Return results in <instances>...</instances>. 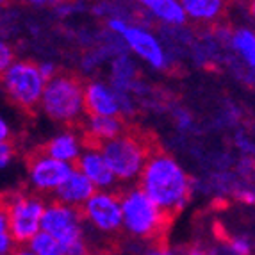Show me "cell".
Instances as JSON below:
<instances>
[{
    "label": "cell",
    "instance_id": "5",
    "mask_svg": "<svg viewBox=\"0 0 255 255\" xmlns=\"http://www.w3.org/2000/svg\"><path fill=\"white\" fill-rule=\"evenodd\" d=\"M41 230L57 239L66 248L68 255H82L88 250L84 239V218L81 214V209L70 207L57 200L45 204Z\"/></svg>",
    "mask_w": 255,
    "mask_h": 255
},
{
    "label": "cell",
    "instance_id": "4",
    "mask_svg": "<svg viewBox=\"0 0 255 255\" xmlns=\"http://www.w3.org/2000/svg\"><path fill=\"white\" fill-rule=\"evenodd\" d=\"M100 152L115 175V179L122 182L136 180L150 155V148L145 139L127 132L102 143Z\"/></svg>",
    "mask_w": 255,
    "mask_h": 255
},
{
    "label": "cell",
    "instance_id": "3",
    "mask_svg": "<svg viewBox=\"0 0 255 255\" xmlns=\"http://www.w3.org/2000/svg\"><path fill=\"white\" fill-rule=\"evenodd\" d=\"M122 229L139 239L159 238L170 223V216L161 211L139 187H132L120 196Z\"/></svg>",
    "mask_w": 255,
    "mask_h": 255
},
{
    "label": "cell",
    "instance_id": "31",
    "mask_svg": "<svg viewBox=\"0 0 255 255\" xmlns=\"http://www.w3.org/2000/svg\"><path fill=\"white\" fill-rule=\"evenodd\" d=\"M11 255H34V254H32L27 247H16Z\"/></svg>",
    "mask_w": 255,
    "mask_h": 255
},
{
    "label": "cell",
    "instance_id": "9",
    "mask_svg": "<svg viewBox=\"0 0 255 255\" xmlns=\"http://www.w3.org/2000/svg\"><path fill=\"white\" fill-rule=\"evenodd\" d=\"M75 166L68 162L57 161L50 157L45 152L34 153L29 161L27 168V177H29V186L36 195H54V191L73 171Z\"/></svg>",
    "mask_w": 255,
    "mask_h": 255
},
{
    "label": "cell",
    "instance_id": "11",
    "mask_svg": "<svg viewBox=\"0 0 255 255\" xmlns=\"http://www.w3.org/2000/svg\"><path fill=\"white\" fill-rule=\"evenodd\" d=\"M75 164L77 170L93 184L97 191H111V187L116 184L115 175H113L111 168L107 166L98 145H88L86 148H82Z\"/></svg>",
    "mask_w": 255,
    "mask_h": 255
},
{
    "label": "cell",
    "instance_id": "28",
    "mask_svg": "<svg viewBox=\"0 0 255 255\" xmlns=\"http://www.w3.org/2000/svg\"><path fill=\"white\" fill-rule=\"evenodd\" d=\"M145 255H175V252H171L170 248H164V247H155V248H150L148 252H145Z\"/></svg>",
    "mask_w": 255,
    "mask_h": 255
},
{
    "label": "cell",
    "instance_id": "23",
    "mask_svg": "<svg viewBox=\"0 0 255 255\" xmlns=\"http://www.w3.org/2000/svg\"><path fill=\"white\" fill-rule=\"evenodd\" d=\"M14 157V146L11 141H0V170H4L11 164Z\"/></svg>",
    "mask_w": 255,
    "mask_h": 255
},
{
    "label": "cell",
    "instance_id": "6",
    "mask_svg": "<svg viewBox=\"0 0 255 255\" xmlns=\"http://www.w3.org/2000/svg\"><path fill=\"white\" fill-rule=\"evenodd\" d=\"M0 207L5 211L9 234L18 247H25L41 230L45 200L36 193H11L2 198Z\"/></svg>",
    "mask_w": 255,
    "mask_h": 255
},
{
    "label": "cell",
    "instance_id": "12",
    "mask_svg": "<svg viewBox=\"0 0 255 255\" xmlns=\"http://www.w3.org/2000/svg\"><path fill=\"white\" fill-rule=\"evenodd\" d=\"M84 111L95 116H120L118 93L109 82H88L84 84Z\"/></svg>",
    "mask_w": 255,
    "mask_h": 255
},
{
    "label": "cell",
    "instance_id": "30",
    "mask_svg": "<svg viewBox=\"0 0 255 255\" xmlns=\"http://www.w3.org/2000/svg\"><path fill=\"white\" fill-rule=\"evenodd\" d=\"M9 230V225H7V216H5V211L0 207V232H5Z\"/></svg>",
    "mask_w": 255,
    "mask_h": 255
},
{
    "label": "cell",
    "instance_id": "8",
    "mask_svg": "<svg viewBox=\"0 0 255 255\" xmlns=\"http://www.w3.org/2000/svg\"><path fill=\"white\" fill-rule=\"evenodd\" d=\"M84 221L104 236L118 234L122 230V207L120 196L113 191H95L81 207Z\"/></svg>",
    "mask_w": 255,
    "mask_h": 255
},
{
    "label": "cell",
    "instance_id": "13",
    "mask_svg": "<svg viewBox=\"0 0 255 255\" xmlns=\"http://www.w3.org/2000/svg\"><path fill=\"white\" fill-rule=\"evenodd\" d=\"M95 191L97 189L93 187V184L86 179L77 168H73V171L68 175V179L54 191V198L64 205L81 209L86 202L90 200Z\"/></svg>",
    "mask_w": 255,
    "mask_h": 255
},
{
    "label": "cell",
    "instance_id": "29",
    "mask_svg": "<svg viewBox=\"0 0 255 255\" xmlns=\"http://www.w3.org/2000/svg\"><path fill=\"white\" fill-rule=\"evenodd\" d=\"M189 125H191V116L186 115V113H180L179 115V127L182 128V130H186Z\"/></svg>",
    "mask_w": 255,
    "mask_h": 255
},
{
    "label": "cell",
    "instance_id": "7",
    "mask_svg": "<svg viewBox=\"0 0 255 255\" xmlns=\"http://www.w3.org/2000/svg\"><path fill=\"white\" fill-rule=\"evenodd\" d=\"M4 91L11 98V102L25 111L36 109L41 100L43 90L47 81L39 73L36 63L30 61H14L0 77Z\"/></svg>",
    "mask_w": 255,
    "mask_h": 255
},
{
    "label": "cell",
    "instance_id": "19",
    "mask_svg": "<svg viewBox=\"0 0 255 255\" xmlns=\"http://www.w3.org/2000/svg\"><path fill=\"white\" fill-rule=\"evenodd\" d=\"M229 43L232 50L239 55L243 64L254 70L255 66V32L250 27H239L236 29L229 38Z\"/></svg>",
    "mask_w": 255,
    "mask_h": 255
},
{
    "label": "cell",
    "instance_id": "33",
    "mask_svg": "<svg viewBox=\"0 0 255 255\" xmlns=\"http://www.w3.org/2000/svg\"><path fill=\"white\" fill-rule=\"evenodd\" d=\"M186 255H207V252L202 250V248H198V247H193L186 252Z\"/></svg>",
    "mask_w": 255,
    "mask_h": 255
},
{
    "label": "cell",
    "instance_id": "32",
    "mask_svg": "<svg viewBox=\"0 0 255 255\" xmlns=\"http://www.w3.org/2000/svg\"><path fill=\"white\" fill-rule=\"evenodd\" d=\"M20 2H27V4H34V5H45V4H52L55 0H20Z\"/></svg>",
    "mask_w": 255,
    "mask_h": 255
},
{
    "label": "cell",
    "instance_id": "17",
    "mask_svg": "<svg viewBox=\"0 0 255 255\" xmlns=\"http://www.w3.org/2000/svg\"><path fill=\"white\" fill-rule=\"evenodd\" d=\"M152 18L168 27H182L187 21L180 0H137Z\"/></svg>",
    "mask_w": 255,
    "mask_h": 255
},
{
    "label": "cell",
    "instance_id": "14",
    "mask_svg": "<svg viewBox=\"0 0 255 255\" xmlns=\"http://www.w3.org/2000/svg\"><path fill=\"white\" fill-rule=\"evenodd\" d=\"M109 86L116 93L130 95L137 86V64L130 55H116L111 63V82Z\"/></svg>",
    "mask_w": 255,
    "mask_h": 255
},
{
    "label": "cell",
    "instance_id": "26",
    "mask_svg": "<svg viewBox=\"0 0 255 255\" xmlns=\"http://www.w3.org/2000/svg\"><path fill=\"white\" fill-rule=\"evenodd\" d=\"M11 137V127H9L7 120L0 116V141H7Z\"/></svg>",
    "mask_w": 255,
    "mask_h": 255
},
{
    "label": "cell",
    "instance_id": "10",
    "mask_svg": "<svg viewBox=\"0 0 255 255\" xmlns=\"http://www.w3.org/2000/svg\"><path fill=\"white\" fill-rule=\"evenodd\" d=\"M118 38L124 41L127 50H130L136 57L145 61L152 68L164 70L168 66V54H166L164 45L152 30L128 23Z\"/></svg>",
    "mask_w": 255,
    "mask_h": 255
},
{
    "label": "cell",
    "instance_id": "22",
    "mask_svg": "<svg viewBox=\"0 0 255 255\" xmlns=\"http://www.w3.org/2000/svg\"><path fill=\"white\" fill-rule=\"evenodd\" d=\"M14 61H16V59H14L13 47H11L7 41L0 39V77L4 75V72L14 63Z\"/></svg>",
    "mask_w": 255,
    "mask_h": 255
},
{
    "label": "cell",
    "instance_id": "2",
    "mask_svg": "<svg viewBox=\"0 0 255 255\" xmlns=\"http://www.w3.org/2000/svg\"><path fill=\"white\" fill-rule=\"evenodd\" d=\"M39 106L43 113L57 124H77L86 113L84 84L75 75L57 73L45 84Z\"/></svg>",
    "mask_w": 255,
    "mask_h": 255
},
{
    "label": "cell",
    "instance_id": "27",
    "mask_svg": "<svg viewBox=\"0 0 255 255\" xmlns=\"http://www.w3.org/2000/svg\"><path fill=\"white\" fill-rule=\"evenodd\" d=\"M238 198L245 204H254V191L252 189H241V191L236 193Z\"/></svg>",
    "mask_w": 255,
    "mask_h": 255
},
{
    "label": "cell",
    "instance_id": "18",
    "mask_svg": "<svg viewBox=\"0 0 255 255\" xmlns=\"http://www.w3.org/2000/svg\"><path fill=\"white\" fill-rule=\"evenodd\" d=\"M187 20L196 23H214L225 11V0H180Z\"/></svg>",
    "mask_w": 255,
    "mask_h": 255
},
{
    "label": "cell",
    "instance_id": "20",
    "mask_svg": "<svg viewBox=\"0 0 255 255\" xmlns=\"http://www.w3.org/2000/svg\"><path fill=\"white\" fill-rule=\"evenodd\" d=\"M25 247L34 255H68L66 254V248L57 239H54L50 234L43 232V230H39Z\"/></svg>",
    "mask_w": 255,
    "mask_h": 255
},
{
    "label": "cell",
    "instance_id": "24",
    "mask_svg": "<svg viewBox=\"0 0 255 255\" xmlns=\"http://www.w3.org/2000/svg\"><path fill=\"white\" fill-rule=\"evenodd\" d=\"M16 247L18 245L14 243L13 236L9 234V230L0 232V255H11Z\"/></svg>",
    "mask_w": 255,
    "mask_h": 255
},
{
    "label": "cell",
    "instance_id": "21",
    "mask_svg": "<svg viewBox=\"0 0 255 255\" xmlns=\"http://www.w3.org/2000/svg\"><path fill=\"white\" fill-rule=\"evenodd\" d=\"M227 250L230 255H252V243L245 236H238V238L230 239Z\"/></svg>",
    "mask_w": 255,
    "mask_h": 255
},
{
    "label": "cell",
    "instance_id": "16",
    "mask_svg": "<svg viewBox=\"0 0 255 255\" xmlns=\"http://www.w3.org/2000/svg\"><path fill=\"white\" fill-rule=\"evenodd\" d=\"M86 132L90 136L91 145H102L106 141L115 139L116 136L124 134L125 125L120 116L90 115V118L86 120Z\"/></svg>",
    "mask_w": 255,
    "mask_h": 255
},
{
    "label": "cell",
    "instance_id": "25",
    "mask_svg": "<svg viewBox=\"0 0 255 255\" xmlns=\"http://www.w3.org/2000/svg\"><path fill=\"white\" fill-rule=\"evenodd\" d=\"M38 68H39V73L43 75L45 81H50L52 77L57 75V68H55L54 63H39Z\"/></svg>",
    "mask_w": 255,
    "mask_h": 255
},
{
    "label": "cell",
    "instance_id": "1",
    "mask_svg": "<svg viewBox=\"0 0 255 255\" xmlns=\"http://www.w3.org/2000/svg\"><path fill=\"white\" fill-rule=\"evenodd\" d=\"M137 180L141 191L168 216L180 213L191 198V177L170 153L150 152Z\"/></svg>",
    "mask_w": 255,
    "mask_h": 255
},
{
    "label": "cell",
    "instance_id": "15",
    "mask_svg": "<svg viewBox=\"0 0 255 255\" xmlns=\"http://www.w3.org/2000/svg\"><path fill=\"white\" fill-rule=\"evenodd\" d=\"M82 148V139L77 132L66 130L61 132L57 136H54L47 145L43 146L41 152H45L50 157L57 159V161L68 162V164H75L77 157L81 155Z\"/></svg>",
    "mask_w": 255,
    "mask_h": 255
},
{
    "label": "cell",
    "instance_id": "34",
    "mask_svg": "<svg viewBox=\"0 0 255 255\" xmlns=\"http://www.w3.org/2000/svg\"><path fill=\"white\" fill-rule=\"evenodd\" d=\"M82 255H88V254H82Z\"/></svg>",
    "mask_w": 255,
    "mask_h": 255
}]
</instances>
